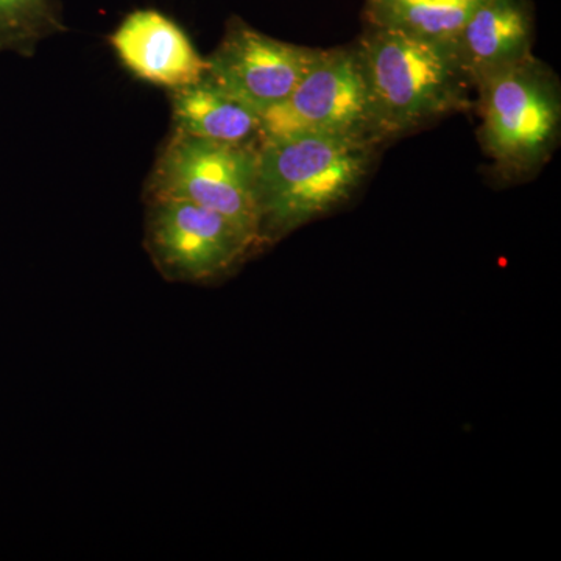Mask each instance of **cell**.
Listing matches in <instances>:
<instances>
[{"instance_id": "obj_1", "label": "cell", "mask_w": 561, "mask_h": 561, "mask_svg": "<svg viewBox=\"0 0 561 561\" xmlns=\"http://www.w3.org/2000/svg\"><path fill=\"white\" fill-rule=\"evenodd\" d=\"M375 146L365 136L335 133L264 136L256 149L261 247L348 201Z\"/></svg>"}, {"instance_id": "obj_2", "label": "cell", "mask_w": 561, "mask_h": 561, "mask_svg": "<svg viewBox=\"0 0 561 561\" xmlns=\"http://www.w3.org/2000/svg\"><path fill=\"white\" fill-rule=\"evenodd\" d=\"M370 138H397L454 111L470 108L471 81L453 49L368 25L357 41Z\"/></svg>"}, {"instance_id": "obj_3", "label": "cell", "mask_w": 561, "mask_h": 561, "mask_svg": "<svg viewBox=\"0 0 561 561\" xmlns=\"http://www.w3.org/2000/svg\"><path fill=\"white\" fill-rule=\"evenodd\" d=\"M483 149L505 173H529L559 139L561 102L557 77L531 55L476 84Z\"/></svg>"}, {"instance_id": "obj_4", "label": "cell", "mask_w": 561, "mask_h": 561, "mask_svg": "<svg viewBox=\"0 0 561 561\" xmlns=\"http://www.w3.org/2000/svg\"><path fill=\"white\" fill-rule=\"evenodd\" d=\"M256 149L172 131L147 180L144 202L195 203L234 221L261 247Z\"/></svg>"}, {"instance_id": "obj_5", "label": "cell", "mask_w": 561, "mask_h": 561, "mask_svg": "<svg viewBox=\"0 0 561 561\" xmlns=\"http://www.w3.org/2000/svg\"><path fill=\"white\" fill-rule=\"evenodd\" d=\"M146 206L144 247L171 283H214L260 249L234 221L195 203L147 201Z\"/></svg>"}, {"instance_id": "obj_6", "label": "cell", "mask_w": 561, "mask_h": 561, "mask_svg": "<svg viewBox=\"0 0 561 561\" xmlns=\"http://www.w3.org/2000/svg\"><path fill=\"white\" fill-rule=\"evenodd\" d=\"M294 133H335L371 139L367 91L354 47L317 50L289 98L262 116V135Z\"/></svg>"}, {"instance_id": "obj_7", "label": "cell", "mask_w": 561, "mask_h": 561, "mask_svg": "<svg viewBox=\"0 0 561 561\" xmlns=\"http://www.w3.org/2000/svg\"><path fill=\"white\" fill-rule=\"evenodd\" d=\"M316 54L232 18L219 47L206 58L205 76L264 116L289 98Z\"/></svg>"}, {"instance_id": "obj_8", "label": "cell", "mask_w": 561, "mask_h": 561, "mask_svg": "<svg viewBox=\"0 0 561 561\" xmlns=\"http://www.w3.org/2000/svg\"><path fill=\"white\" fill-rule=\"evenodd\" d=\"M108 39L133 76L169 90L195 83L208 68L179 22L157 9L131 11Z\"/></svg>"}, {"instance_id": "obj_9", "label": "cell", "mask_w": 561, "mask_h": 561, "mask_svg": "<svg viewBox=\"0 0 561 561\" xmlns=\"http://www.w3.org/2000/svg\"><path fill=\"white\" fill-rule=\"evenodd\" d=\"M534 20L526 0H479L461 28L454 57L472 87L531 55Z\"/></svg>"}, {"instance_id": "obj_10", "label": "cell", "mask_w": 561, "mask_h": 561, "mask_svg": "<svg viewBox=\"0 0 561 561\" xmlns=\"http://www.w3.org/2000/svg\"><path fill=\"white\" fill-rule=\"evenodd\" d=\"M173 131L228 146H257L262 114L208 77L171 90Z\"/></svg>"}, {"instance_id": "obj_11", "label": "cell", "mask_w": 561, "mask_h": 561, "mask_svg": "<svg viewBox=\"0 0 561 561\" xmlns=\"http://www.w3.org/2000/svg\"><path fill=\"white\" fill-rule=\"evenodd\" d=\"M479 0H367L368 25L404 33L437 46L456 47Z\"/></svg>"}, {"instance_id": "obj_12", "label": "cell", "mask_w": 561, "mask_h": 561, "mask_svg": "<svg viewBox=\"0 0 561 561\" xmlns=\"http://www.w3.org/2000/svg\"><path fill=\"white\" fill-rule=\"evenodd\" d=\"M62 32L60 0H0V54L31 58L41 41Z\"/></svg>"}]
</instances>
